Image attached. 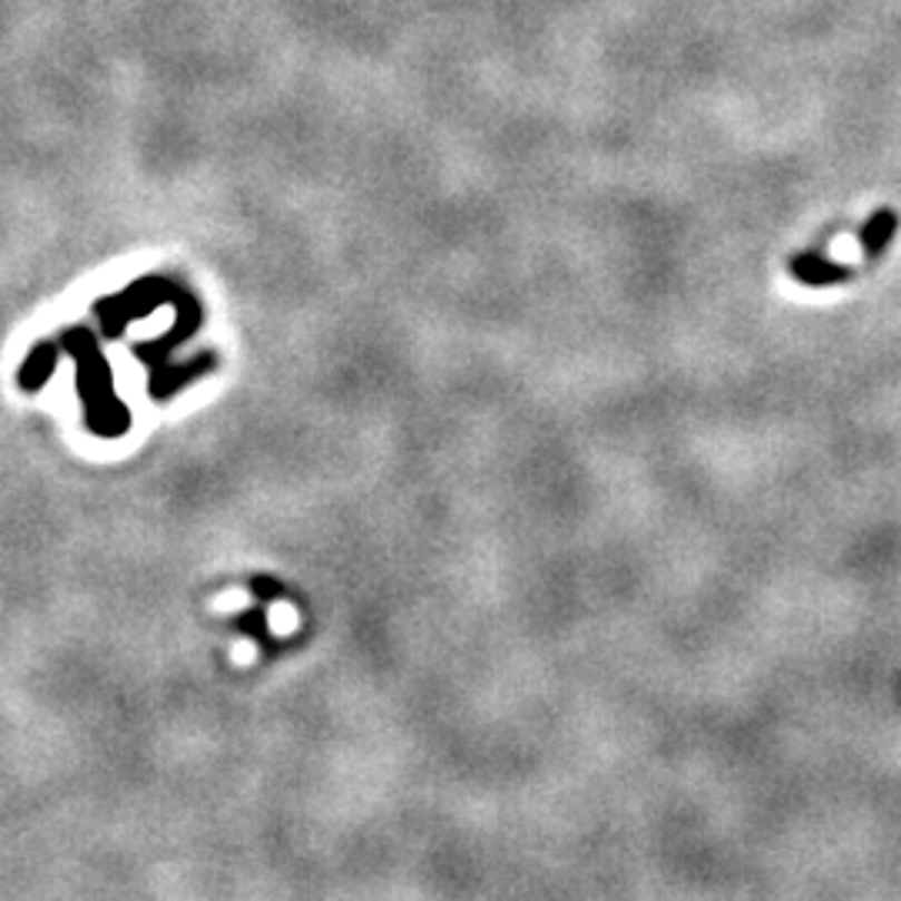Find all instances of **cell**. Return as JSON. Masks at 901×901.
Returning <instances> with one entry per match:
<instances>
[{
    "label": "cell",
    "mask_w": 901,
    "mask_h": 901,
    "mask_svg": "<svg viewBox=\"0 0 901 901\" xmlns=\"http://www.w3.org/2000/svg\"><path fill=\"white\" fill-rule=\"evenodd\" d=\"M247 591H241V588H227L224 595H217L214 598V611L217 615H231V611H241V608H247Z\"/></svg>",
    "instance_id": "4"
},
{
    "label": "cell",
    "mask_w": 901,
    "mask_h": 901,
    "mask_svg": "<svg viewBox=\"0 0 901 901\" xmlns=\"http://www.w3.org/2000/svg\"><path fill=\"white\" fill-rule=\"evenodd\" d=\"M895 227H899V217H895L892 210H879V214L865 224L862 247H865L869 254H879V251L889 244V237L895 234Z\"/></svg>",
    "instance_id": "1"
},
{
    "label": "cell",
    "mask_w": 901,
    "mask_h": 901,
    "mask_svg": "<svg viewBox=\"0 0 901 901\" xmlns=\"http://www.w3.org/2000/svg\"><path fill=\"white\" fill-rule=\"evenodd\" d=\"M799 274L805 277V281H835V277H845L849 271L845 267H839V264H815V261H802L799 264Z\"/></svg>",
    "instance_id": "3"
},
{
    "label": "cell",
    "mask_w": 901,
    "mask_h": 901,
    "mask_svg": "<svg viewBox=\"0 0 901 901\" xmlns=\"http://www.w3.org/2000/svg\"><path fill=\"white\" fill-rule=\"evenodd\" d=\"M267 621H271V631H274L277 638H287V635H294V628H297V611H294L287 601H274Z\"/></svg>",
    "instance_id": "2"
},
{
    "label": "cell",
    "mask_w": 901,
    "mask_h": 901,
    "mask_svg": "<svg viewBox=\"0 0 901 901\" xmlns=\"http://www.w3.org/2000/svg\"><path fill=\"white\" fill-rule=\"evenodd\" d=\"M254 658H257V648H254L251 642H237V645H234V662H237V665H251Z\"/></svg>",
    "instance_id": "5"
}]
</instances>
